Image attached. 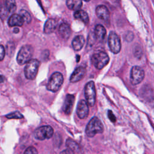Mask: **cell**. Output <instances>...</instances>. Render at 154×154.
Returning a JSON list of instances; mask_svg holds the SVG:
<instances>
[{"instance_id":"cell-25","label":"cell","mask_w":154,"mask_h":154,"mask_svg":"<svg viewBox=\"0 0 154 154\" xmlns=\"http://www.w3.org/2000/svg\"><path fill=\"white\" fill-rule=\"evenodd\" d=\"M24 154H38V152L34 147L29 146L25 150Z\"/></svg>"},{"instance_id":"cell-22","label":"cell","mask_w":154,"mask_h":154,"mask_svg":"<svg viewBox=\"0 0 154 154\" xmlns=\"http://www.w3.org/2000/svg\"><path fill=\"white\" fill-rule=\"evenodd\" d=\"M66 145L68 149L72 150L73 152L78 151L79 149V146H78V144H77V143L75 142L74 140H73L71 138L67 139Z\"/></svg>"},{"instance_id":"cell-9","label":"cell","mask_w":154,"mask_h":154,"mask_svg":"<svg viewBox=\"0 0 154 154\" xmlns=\"http://www.w3.org/2000/svg\"><path fill=\"white\" fill-rule=\"evenodd\" d=\"M144 77V72L143 69L139 66H134L131 71L130 81L132 85H137L140 83Z\"/></svg>"},{"instance_id":"cell-24","label":"cell","mask_w":154,"mask_h":154,"mask_svg":"<svg viewBox=\"0 0 154 154\" xmlns=\"http://www.w3.org/2000/svg\"><path fill=\"white\" fill-rule=\"evenodd\" d=\"M7 119H22L23 118V116L19 111H14L5 116Z\"/></svg>"},{"instance_id":"cell-20","label":"cell","mask_w":154,"mask_h":154,"mask_svg":"<svg viewBox=\"0 0 154 154\" xmlns=\"http://www.w3.org/2000/svg\"><path fill=\"white\" fill-rule=\"evenodd\" d=\"M66 5L70 10L77 11L82 7V0H66Z\"/></svg>"},{"instance_id":"cell-13","label":"cell","mask_w":154,"mask_h":154,"mask_svg":"<svg viewBox=\"0 0 154 154\" xmlns=\"http://www.w3.org/2000/svg\"><path fill=\"white\" fill-rule=\"evenodd\" d=\"M96 14L97 17L102 20L106 21L109 19V11L108 8L103 5H100L96 7Z\"/></svg>"},{"instance_id":"cell-21","label":"cell","mask_w":154,"mask_h":154,"mask_svg":"<svg viewBox=\"0 0 154 154\" xmlns=\"http://www.w3.org/2000/svg\"><path fill=\"white\" fill-rule=\"evenodd\" d=\"M7 10L10 13H13L16 9V4L15 0H5V5Z\"/></svg>"},{"instance_id":"cell-4","label":"cell","mask_w":154,"mask_h":154,"mask_svg":"<svg viewBox=\"0 0 154 154\" xmlns=\"http://www.w3.org/2000/svg\"><path fill=\"white\" fill-rule=\"evenodd\" d=\"M64 81L63 75L60 72L54 73L50 77L47 84V89L52 92L57 91Z\"/></svg>"},{"instance_id":"cell-28","label":"cell","mask_w":154,"mask_h":154,"mask_svg":"<svg viewBox=\"0 0 154 154\" xmlns=\"http://www.w3.org/2000/svg\"><path fill=\"white\" fill-rule=\"evenodd\" d=\"M108 118L113 123H114L116 121V117L114 115V114L112 113V112L111 111V110H109L108 111Z\"/></svg>"},{"instance_id":"cell-1","label":"cell","mask_w":154,"mask_h":154,"mask_svg":"<svg viewBox=\"0 0 154 154\" xmlns=\"http://www.w3.org/2000/svg\"><path fill=\"white\" fill-rule=\"evenodd\" d=\"M103 131V126L100 119L96 117H93L88 123L85 133L88 137H93L97 134H101Z\"/></svg>"},{"instance_id":"cell-32","label":"cell","mask_w":154,"mask_h":154,"mask_svg":"<svg viewBox=\"0 0 154 154\" xmlns=\"http://www.w3.org/2000/svg\"><path fill=\"white\" fill-rule=\"evenodd\" d=\"M1 9H2V6L0 5V12H1Z\"/></svg>"},{"instance_id":"cell-23","label":"cell","mask_w":154,"mask_h":154,"mask_svg":"<svg viewBox=\"0 0 154 154\" xmlns=\"http://www.w3.org/2000/svg\"><path fill=\"white\" fill-rule=\"evenodd\" d=\"M19 14H20V16L23 18L25 22H26L28 24L30 23V22H31V17L27 11L25 10H21L19 11Z\"/></svg>"},{"instance_id":"cell-18","label":"cell","mask_w":154,"mask_h":154,"mask_svg":"<svg viewBox=\"0 0 154 154\" xmlns=\"http://www.w3.org/2000/svg\"><path fill=\"white\" fill-rule=\"evenodd\" d=\"M84 43H85L84 37L81 35H79L76 36L73 38L72 42V45L75 51H78L82 48L84 45Z\"/></svg>"},{"instance_id":"cell-31","label":"cell","mask_w":154,"mask_h":154,"mask_svg":"<svg viewBox=\"0 0 154 154\" xmlns=\"http://www.w3.org/2000/svg\"><path fill=\"white\" fill-rule=\"evenodd\" d=\"M19 29L17 28H14V32H19Z\"/></svg>"},{"instance_id":"cell-33","label":"cell","mask_w":154,"mask_h":154,"mask_svg":"<svg viewBox=\"0 0 154 154\" xmlns=\"http://www.w3.org/2000/svg\"><path fill=\"white\" fill-rule=\"evenodd\" d=\"M84 1H87H87H90V0H84Z\"/></svg>"},{"instance_id":"cell-10","label":"cell","mask_w":154,"mask_h":154,"mask_svg":"<svg viewBox=\"0 0 154 154\" xmlns=\"http://www.w3.org/2000/svg\"><path fill=\"white\" fill-rule=\"evenodd\" d=\"M88 103L84 100H81L76 107V114L79 118L83 119L87 117L88 115Z\"/></svg>"},{"instance_id":"cell-8","label":"cell","mask_w":154,"mask_h":154,"mask_svg":"<svg viewBox=\"0 0 154 154\" xmlns=\"http://www.w3.org/2000/svg\"><path fill=\"white\" fill-rule=\"evenodd\" d=\"M108 46L111 51L114 54H117L121 49V42L118 35L114 31H111L108 35Z\"/></svg>"},{"instance_id":"cell-3","label":"cell","mask_w":154,"mask_h":154,"mask_svg":"<svg viewBox=\"0 0 154 154\" xmlns=\"http://www.w3.org/2000/svg\"><path fill=\"white\" fill-rule=\"evenodd\" d=\"M40 64V61L37 59H31L26 63V66L24 69V73L25 77L28 79L33 80L35 78Z\"/></svg>"},{"instance_id":"cell-14","label":"cell","mask_w":154,"mask_h":154,"mask_svg":"<svg viewBox=\"0 0 154 154\" xmlns=\"http://www.w3.org/2000/svg\"><path fill=\"white\" fill-rule=\"evenodd\" d=\"M23 18L20 14H13L8 19V23L10 26H22L24 23Z\"/></svg>"},{"instance_id":"cell-6","label":"cell","mask_w":154,"mask_h":154,"mask_svg":"<svg viewBox=\"0 0 154 154\" xmlns=\"http://www.w3.org/2000/svg\"><path fill=\"white\" fill-rule=\"evenodd\" d=\"M84 93L88 104L91 106H94L96 103V92L93 81H91L87 83L84 88Z\"/></svg>"},{"instance_id":"cell-12","label":"cell","mask_w":154,"mask_h":154,"mask_svg":"<svg viewBox=\"0 0 154 154\" xmlns=\"http://www.w3.org/2000/svg\"><path fill=\"white\" fill-rule=\"evenodd\" d=\"M86 70L84 67L79 66L75 69L70 78V82H76L81 80L85 75Z\"/></svg>"},{"instance_id":"cell-27","label":"cell","mask_w":154,"mask_h":154,"mask_svg":"<svg viewBox=\"0 0 154 154\" xmlns=\"http://www.w3.org/2000/svg\"><path fill=\"white\" fill-rule=\"evenodd\" d=\"M5 48L2 45H0V61H2L4 59L5 57Z\"/></svg>"},{"instance_id":"cell-19","label":"cell","mask_w":154,"mask_h":154,"mask_svg":"<svg viewBox=\"0 0 154 154\" xmlns=\"http://www.w3.org/2000/svg\"><path fill=\"white\" fill-rule=\"evenodd\" d=\"M74 17L76 19L80 20L85 25H87L89 22V17L87 13L82 10L75 11L74 13Z\"/></svg>"},{"instance_id":"cell-16","label":"cell","mask_w":154,"mask_h":154,"mask_svg":"<svg viewBox=\"0 0 154 154\" xmlns=\"http://www.w3.org/2000/svg\"><path fill=\"white\" fill-rule=\"evenodd\" d=\"M106 29L102 25H97L94 29V36L95 38L99 41L102 42L104 40L106 35Z\"/></svg>"},{"instance_id":"cell-26","label":"cell","mask_w":154,"mask_h":154,"mask_svg":"<svg viewBox=\"0 0 154 154\" xmlns=\"http://www.w3.org/2000/svg\"><path fill=\"white\" fill-rule=\"evenodd\" d=\"M134 38V34L132 32L129 31L125 34V40H126L128 42H131L133 40Z\"/></svg>"},{"instance_id":"cell-5","label":"cell","mask_w":154,"mask_h":154,"mask_svg":"<svg viewBox=\"0 0 154 154\" xmlns=\"http://www.w3.org/2000/svg\"><path fill=\"white\" fill-rule=\"evenodd\" d=\"M109 58L108 55L105 52H99L93 55L91 57V62L94 66L100 70L106 66L109 62Z\"/></svg>"},{"instance_id":"cell-15","label":"cell","mask_w":154,"mask_h":154,"mask_svg":"<svg viewBox=\"0 0 154 154\" xmlns=\"http://www.w3.org/2000/svg\"><path fill=\"white\" fill-rule=\"evenodd\" d=\"M57 26V22L55 19H49L46 20L44 25V32L46 34H51L56 29Z\"/></svg>"},{"instance_id":"cell-2","label":"cell","mask_w":154,"mask_h":154,"mask_svg":"<svg viewBox=\"0 0 154 154\" xmlns=\"http://www.w3.org/2000/svg\"><path fill=\"white\" fill-rule=\"evenodd\" d=\"M33 48L31 45H25L19 50L16 60L19 65H23L31 60L33 54Z\"/></svg>"},{"instance_id":"cell-29","label":"cell","mask_w":154,"mask_h":154,"mask_svg":"<svg viewBox=\"0 0 154 154\" xmlns=\"http://www.w3.org/2000/svg\"><path fill=\"white\" fill-rule=\"evenodd\" d=\"M60 154H74V152L70 149H67L63 150Z\"/></svg>"},{"instance_id":"cell-7","label":"cell","mask_w":154,"mask_h":154,"mask_svg":"<svg viewBox=\"0 0 154 154\" xmlns=\"http://www.w3.org/2000/svg\"><path fill=\"white\" fill-rule=\"evenodd\" d=\"M54 134V129L51 126H42L36 129L34 132V137L38 140L51 138Z\"/></svg>"},{"instance_id":"cell-11","label":"cell","mask_w":154,"mask_h":154,"mask_svg":"<svg viewBox=\"0 0 154 154\" xmlns=\"http://www.w3.org/2000/svg\"><path fill=\"white\" fill-rule=\"evenodd\" d=\"M74 102H75V96L73 94H67L66 96V98L64 99V102L63 105V110L66 114L69 115L71 114L73 109Z\"/></svg>"},{"instance_id":"cell-17","label":"cell","mask_w":154,"mask_h":154,"mask_svg":"<svg viewBox=\"0 0 154 154\" xmlns=\"http://www.w3.org/2000/svg\"><path fill=\"white\" fill-rule=\"evenodd\" d=\"M59 34L64 39L67 40L71 34V29L70 26L66 23H61L59 26Z\"/></svg>"},{"instance_id":"cell-30","label":"cell","mask_w":154,"mask_h":154,"mask_svg":"<svg viewBox=\"0 0 154 154\" xmlns=\"http://www.w3.org/2000/svg\"><path fill=\"white\" fill-rule=\"evenodd\" d=\"M4 81H5V78H4V76H3L2 75H0V83L3 82Z\"/></svg>"}]
</instances>
